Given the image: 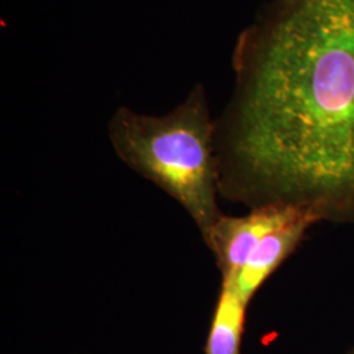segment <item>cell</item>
<instances>
[{
    "label": "cell",
    "mask_w": 354,
    "mask_h": 354,
    "mask_svg": "<svg viewBox=\"0 0 354 354\" xmlns=\"http://www.w3.org/2000/svg\"><path fill=\"white\" fill-rule=\"evenodd\" d=\"M304 214L310 213L289 206H263L243 216L222 215L205 241L214 253L222 279H235L266 235Z\"/></svg>",
    "instance_id": "obj_3"
},
{
    "label": "cell",
    "mask_w": 354,
    "mask_h": 354,
    "mask_svg": "<svg viewBox=\"0 0 354 354\" xmlns=\"http://www.w3.org/2000/svg\"><path fill=\"white\" fill-rule=\"evenodd\" d=\"M348 354H354V346L352 348V351H351V352H349Z\"/></svg>",
    "instance_id": "obj_6"
},
{
    "label": "cell",
    "mask_w": 354,
    "mask_h": 354,
    "mask_svg": "<svg viewBox=\"0 0 354 354\" xmlns=\"http://www.w3.org/2000/svg\"><path fill=\"white\" fill-rule=\"evenodd\" d=\"M232 68L219 197L354 223V0H266Z\"/></svg>",
    "instance_id": "obj_1"
},
{
    "label": "cell",
    "mask_w": 354,
    "mask_h": 354,
    "mask_svg": "<svg viewBox=\"0 0 354 354\" xmlns=\"http://www.w3.org/2000/svg\"><path fill=\"white\" fill-rule=\"evenodd\" d=\"M215 129L201 83L169 113L150 115L120 106L108 125L117 156L180 203L203 241L223 215Z\"/></svg>",
    "instance_id": "obj_2"
},
{
    "label": "cell",
    "mask_w": 354,
    "mask_h": 354,
    "mask_svg": "<svg viewBox=\"0 0 354 354\" xmlns=\"http://www.w3.org/2000/svg\"><path fill=\"white\" fill-rule=\"evenodd\" d=\"M319 222L315 215L304 214L266 235L239 270L234 285L241 298L250 304L256 291L304 241L307 230Z\"/></svg>",
    "instance_id": "obj_4"
},
{
    "label": "cell",
    "mask_w": 354,
    "mask_h": 354,
    "mask_svg": "<svg viewBox=\"0 0 354 354\" xmlns=\"http://www.w3.org/2000/svg\"><path fill=\"white\" fill-rule=\"evenodd\" d=\"M248 306L239 295L234 281L222 279L205 354H241Z\"/></svg>",
    "instance_id": "obj_5"
}]
</instances>
